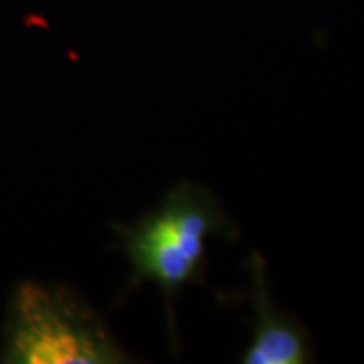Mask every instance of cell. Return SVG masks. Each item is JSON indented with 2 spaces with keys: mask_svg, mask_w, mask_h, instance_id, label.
<instances>
[{
  "mask_svg": "<svg viewBox=\"0 0 364 364\" xmlns=\"http://www.w3.org/2000/svg\"><path fill=\"white\" fill-rule=\"evenodd\" d=\"M0 360L9 364L132 363L105 320L61 284L21 282L14 287Z\"/></svg>",
  "mask_w": 364,
  "mask_h": 364,
  "instance_id": "cell-2",
  "label": "cell"
},
{
  "mask_svg": "<svg viewBox=\"0 0 364 364\" xmlns=\"http://www.w3.org/2000/svg\"><path fill=\"white\" fill-rule=\"evenodd\" d=\"M251 275V306H253V334L241 354L243 364H308L316 360L312 336L296 316L284 312L273 301L267 263L259 253H251L247 259Z\"/></svg>",
  "mask_w": 364,
  "mask_h": 364,
  "instance_id": "cell-3",
  "label": "cell"
},
{
  "mask_svg": "<svg viewBox=\"0 0 364 364\" xmlns=\"http://www.w3.org/2000/svg\"><path fill=\"white\" fill-rule=\"evenodd\" d=\"M114 233L132 267L122 298L142 284H154L168 314L172 352L178 354L174 296L182 287L207 284V241L210 237L235 241L239 237L235 223L208 188L182 181L134 225H114Z\"/></svg>",
  "mask_w": 364,
  "mask_h": 364,
  "instance_id": "cell-1",
  "label": "cell"
}]
</instances>
